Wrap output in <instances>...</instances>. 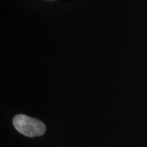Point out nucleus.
<instances>
[{
    "instance_id": "f257e3e1",
    "label": "nucleus",
    "mask_w": 147,
    "mask_h": 147,
    "mask_svg": "<svg viewBox=\"0 0 147 147\" xmlns=\"http://www.w3.org/2000/svg\"><path fill=\"white\" fill-rule=\"evenodd\" d=\"M12 123L16 131L27 137L41 136L46 131L43 122L25 115H16Z\"/></svg>"
}]
</instances>
